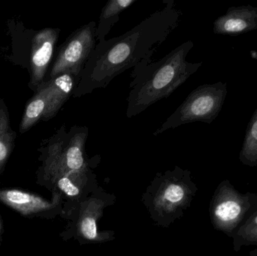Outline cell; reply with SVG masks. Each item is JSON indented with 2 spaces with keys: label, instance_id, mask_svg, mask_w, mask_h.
<instances>
[{
  "label": "cell",
  "instance_id": "6da1fadb",
  "mask_svg": "<svg viewBox=\"0 0 257 256\" xmlns=\"http://www.w3.org/2000/svg\"><path fill=\"white\" fill-rule=\"evenodd\" d=\"M163 4L162 9L124 34L96 44L73 97L81 98L98 89L106 88L128 69L153 62V56L179 25L182 15L174 0H165Z\"/></svg>",
  "mask_w": 257,
  "mask_h": 256
},
{
  "label": "cell",
  "instance_id": "7a4b0ae2",
  "mask_svg": "<svg viewBox=\"0 0 257 256\" xmlns=\"http://www.w3.org/2000/svg\"><path fill=\"white\" fill-rule=\"evenodd\" d=\"M194 47L192 41L184 42L157 62L139 64L131 74L126 117L139 115L151 105L168 98L202 66L190 63L187 57Z\"/></svg>",
  "mask_w": 257,
  "mask_h": 256
},
{
  "label": "cell",
  "instance_id": "3957f363",
  "mask_svg": "<svg viewBox=\"0 0 257 256\" xmlns=\"http://www.w3.org/2000/svg\"><path fill=\"white\" fill-rule=\"evenodd\" d=\"M197 190L191 172L175 166L173 170L157 173L143 194L142 201L157 225L169 227L182 217Z\"/></svg>",
  "mask_w": 257,
  "mask_h": 256
},
{
  "label": "cell",
  "instance_id": "277c9868",
  "mask_svg": "<svg viewBox=\"0 0 257 256\" xmlns=\"http://www.w3.org/2000/svg\"><path fill=\"white\" fill-rule=\"evenodd\" d=\"M88 135L87 126H73L66 131L62 126L39 149L41 177L48 181L56 176L91 169L94 159H89L86 153Z\"/></svg>",
  "mask_w": 257,
  "mask_h": 256
},
{
  "label": "cell",
  "instance_id": "5b68a950",
  "mask_svg": "<svg viewBox=\"0 0 257 256\" xmlns=\"http://www.w3.org/2000/svg\"><path fill=\"white\" fill-rule=\"evenodd\" d=\"M227 93L226 83L199 86L188 95L181 105L154 132V136L187 123H212L221 111Z\"/></svg>",
  "mask_w": 257,
  "mask_h": 256
},
{
  "label": "cell",
  "instance_id": "8992f818",
  "mask_svg": "<svg viewBox=\"0 0 257 256\" xmlns=\"http://www.w3.org/2000/svg\"><path fill=\"white\" fill-rule=\"evenodd\" d=\"M80 78L70 73L46 80L27 102L20 124V132L25 133L39 120L54 118L65 102L72 96Z\"/></svg>",
  "mask_w": 257,
  "mask_h": 256
},
{
  "label": "cell",
  "instance_id": "52a82bcc",
  "mask_svg": "<svg viewBox=\"0 0 257 256\" xmlns=\"http://www.w3.org/2000/svg\"><path fill=\"white\" fill-rule=\"evenodd\" d=\"M257 207V193L238 192L230 181L223 180L216 188L209 206L214 229L232 238L243 221Z\"/></svg>",
  "mask_w": 257,
  "mask_h": 256
},
{
  "label": "cell",
  "instance_id": "ba28073f",
  "mask_svg": "<svg viewBox=\"0 0 257 256\" xmlns=\"http://www.w3.org/2000/svg\"><path fill=\"white\" fill-rule=\"evenodd\" d=\"M96 23L90 21L77 29L59 48L50 69L49 79L65 73L81 78L86 63L96 48Z\"/></svg>",
  "mask_w": 257,
  "mask_h": 256
},
{
  "label": "cell",
  "instance_id": "9c48e42d",
  "mask_svg": "<svg viewBox=\"0 0 257 256\" xmlns=\"http://www.w3.org/2000/svg\"><path fill=\"white\" fill-rule=\"evenodd\" d=\"M111 197L98 186L85 201L71 210L74 219L69 226L68 232L72 233L69 237L74 236L81 244L100 243L113 240V231L99 232L97 227L98 221L103 214L104 209L114 202Z\"/></svg>",
  "mask_w": 257,
  "mask_h": 256
},
{
  "label": "cell",
  "instance_id": "30bf717a",
  "mask_svg": "<svg viewBox=\"0 0 257 256\" xmlns=\"http://www.w3.org/2000/svg\"><path fill=\"white\" fill-rule=\"evenodd\" d=\"M60 33V29L45 28L39 30L33 36L30 53L29 87L34 92L46 81L45 77Z\"/></svg>",
  "mask_w": 257,
  "mask_h": 256
},
{
  "label": "cell",
  "instance_id": "8fae6325",
  "mask_svg": "<svg viewBox=\"0 0 257 256\" xmlns=\"http://www.w3.org/2000/svg\"><path fill=\"white\" fill-rule=\"evenodd\" d=\"M60 195L57 192L51 202L39 195L20 189H0V201L23 216H31L54 210L60 204Z\"/></svg>",
  "mask_w": 257,
  "mask_h": 256
},
{
  "label": "cell",
  "instance_id": "7c38bea8",
  "mask_svg": "<svg viewBox=\"0 0 257 256\" xmlns=\"http://www.w3.org/2000/svg\"><path fill=\"white\" fill-rule=\"evenodd\" d=\"M257 30V8L250 5L232 6L214 23L217 35H238Z\"/></svg>",
  "mask_w": 257,
  "mask_h": 256
},
{
  "label": "cell",
  "instance_id": "4fadbf2b",
  "mask_svg": "<svg viewBox=\"0 0 257 256\" xmlns=\"http://www.w3.org/2000/svg\"><path fill=\"white\" fill-rule=\"evenodd\" d=\"M137 0H109L102 8L96 25V42L105 40L111 28L118 22L120 13Z\"/></svg>",
  "mask_w": 257,
  "mask_h": 256
},
{
  "label": "cell",
  "instance_id": "5bb4252c",
  "mask_svg": "<svg viewBox=\"0 0 257 256\" xmlns=\"http://www.w3.org/2000/svg\"><path fill=\"white\" fill-rule=\"evenodd\" d=\"M17 132L11 127L9 110L6 102L0 99V174L15 147Z\"/></svg>",
  "mask_w": 257,
  "mask_h": 256
},
{
  "label": "cell",
  "instance_id": "9a60e30c",
  "mask_svg": "<svg viewBox=\"0 0 257 256\" xmlns=\"http://www.w3.org/2000/svg\"><path fill=\"white\" fill-rule=\"evenodd\" d=\"M232 238L235 252L244 246H257V207L235 230Z\"/></svg>",
  "mask_w": 257,
  "mask_h": 256
},
{
  "label": "cell",
  "instance_id": "2e32d148",
  "mask_svg": "<svg viewBox=\"0 0 257 256\" xmlns=\"http://www.w3.org/2000/svg\"><path fill=\"white\" fill-rule=\"evenodd\" d=\"M239 159L243 165L247 166L257 165V108L247 126Z\"/></svg>",
  "mask_w": 257,
  "mask_h": 256
},
{
  "label": "cell",
  "instance_id": "e0dca14e",
  "mask_svg": "<svg viewBox=\"0 0 257 256\" xmlns=\"http://www.w3.org/2000/svg\"><path fill=\"white\" fill-rule=\"evenodd\" d=\"M1 228H2V219H1V216H0V233H1Z\"/></svg>",
  "mask_w": 257,
  "mask_h": 256
}]
</instances>
